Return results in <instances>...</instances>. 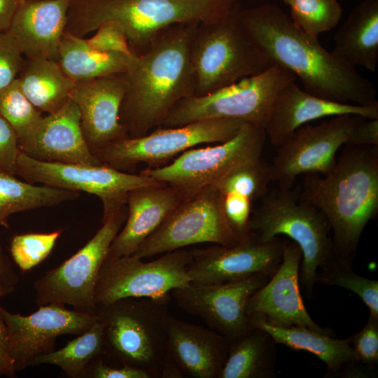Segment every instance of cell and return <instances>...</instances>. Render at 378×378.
<instances>
[{"mask_svg": "<svg viewBox=\"0 0 378 378\" xmlns=\"http://www.w3.org/2000/svg\"><path fill=\"white\" fill-rule=\"evenodd\" d=\"M223 199L211 184L182 201L132 255L143 259L197 244L230 246L239 243L242 240L225 216Z\"/></svg>", "mask_w": 378, "mask_h": 378, "instance_id": "7c38bea8", "label": "cell"}, {"mask_svg": "<svg viewBox=\"0 0 378 378\" xmlns=\"http://www.w3.org/2000/svg\"><path fill=\"white\" fill-rule=\"evenodd\" d=\"M20 151L15 130L0 114V168L15 175Z\"/></svg>", "mask_w": 378, "mask_h": 378, "instance_id": "b9f144b4", "label": "cell"}, {"mask_svg": "<svg viewBox=\"0 0 378 378\" xmlns=\"http://www.w3.org/2000/svg\"><path fill=\"white\" fill-rule=\"evenodd\" d=\"M182 201L174 189L160 182L131 190L125 224L113 239L106 258L132 255Z\"/></svg>", "mask_w": 378, "mask_h": 378, "instance_id": "cb8c5ba5", "label": "cell"}, {"mask_svg": "<svg viewBox=\"0 0 378 378\" xmlns=\"http://www.w3.org/2000/svg\"><path fill=\"white\" fill-rule=\"evenodd\" d=\"M302 252L296 243L285 241L281 262L268 281L249 298L248 318L276 327H304L331 334L316 323L304 304L299 286Z\"/></svg>", "mask_w": 378, "mask_h": 378, "instance_id": "d6986e66", "label": "cell"}, {"mask_svg": "<svg viewBox=\"0 0 378 378\" xmlns=\"http://www.w3.org/2000/svg\"><path fill=\"white\" fill-rule=\"evenodd\" d=\"M15 372L9 354L6 326L0 318V376L13 378L15 377Z\"/></svg>", "mask_w": 378, "mask_h": 378, "instance_id": "f6af8a7d", "label": "cell"}, {"mask_svg": "<svg viewBox=\"0 0 378 378\" xmlns=\"http://www.w3.org/2000/svg\"><path fill=\"white\" fill-rule=\"evenodd\" d=\"M345 145L378 146V119L363 118L352 130Z\"/></svg>", "mask_w": 378, "mask_h": 378, "instance_id": "ee69618b", "label": "cell"}, {"mask_svg": "<svg viewBox=\"0 0 378 378\" xmlns=\"http://www.w3.org/2000/svg\"><path fill=\"white\" fill-rule=\"evenodd\" d=\"M241 8L237 2L223 18L197 24L191 50L194 96L211 94L274 64L244 27Z\"/></svg>", "mask_w": 378, "mask_h": 378, "instance_id": "52a82bcc", "label": "cell"}, {"mask_svg": "<svg viewBox=\"0 0 378 378\" xmlns=\"http://www.w3.org/2000/svg\"><path fill=\"white\" fill-rule=\"evenodd\" d=\"M58 64L74 82H83L126 72L136 55L104 52L91 48L86 39L65 31L59 46Z\"/></svg>", "mask_w": 378, "mask_h": 378, "instance_id": "83f0119b", "label": "cell"}, {"mask_svg": "<svg viewBox=\"0 0 378 378\" xmlns=\"http://www.w3.org/2000/svg\"><path fill=\"white\" fill-rule=\"evenodd\" d=\"M377 369H374L360 363L355 359L344 365L334 377L342 378H374Z\"/></svg>", "mask_w": 378, "mask_h": 378, "instance_id": "bcb514c9", "label": "cell"}, {"mask_svg": "<svg viewBox=\"0 0 378 378\" xmlns=\"http://www.w3.org/2000/svg\"><path fill=\"white\" fill-rule=\"evenodd\" d=\"M282 1H284V4L288 5L290 0H282Z\"/></svg>", "mask_w": 378, "mask_h": 378, "instance_id": "f907efd6", "label": "cell"}, {"mask_svg": "<svg viewBox=\"0 0 378 378\" xmlns=\"http://www.w3.org/2000/svg\"><path fill=\"white\" fill-rule=\"evenodd\" d=\"M346 64L374 72L378 62V0H363L334 37L331 51ZM357 69V68H356Z\"/></svg>", "mask_w": 378, "mask_h": 378, "instance_id": "484cf974", "label": "cell"}, {"mask_svg": "<svg viewBox=\"0 0 378 378\" xmlns=\"http://www.w3.org/2000/svg\"><path fill=\"white\" fill-rule=\"evenodd\" d=\"M18 276L13 268V264L4 253L0 245V281L15 287L18 283Z\"/></svg>", "mask_w": 378, "mask_h": 378, "instance_id": "7dc6e473", "label": "cell"}, {"mask_svg": "<svg viewBox=\"0 0 378 378\" xmlns=\"http://www.w3.org/2000/svg\"><path fill=\"white\" fill-rule=\"evenodd\" d=\"M190 251L166 253L150 262L130 255L106 258L97 279L95 304H107L124 298H157L190 283L188 265Z\"/></svg>", "mask_w": 378, "mask_h": 378, "instance_id": "5bb4252c", "label": "cell"}, {"mask_svg": "<svg viewBox=\"0 0 378 378\" xmlns=\"http://www.w3.org/2000/svg\"><path fill=\"white\" fill-rule=\"evenodd\" d=\"M104 354V332L97 321L64 346L33 359L29 366L50 364L59 367L68 377L83 378L89 363Z\"/></svg>", "mask_w": 378, "mask_h": 378, "instance_id": "1f68e13d", "label": "cell"}, {"mask_svg": "<svg viewBox=\"0 0 378 378\" xmlns=\"http://www.w3.org/2000/svg\"><path fill=\"white\" fill-rule=\"evenodd\" d=\"M62 230L48 233H24L13 236L10 242L13 260L22 271H28L44 260L53 249Z\"/></svg>", "mask_w": 378, "mask_h": 378, "instance_id": "8d00e7d4", "label": "cell"}, {"mask_svg": "<svg viewBox=\"0 0 378 378\" xmlns=\"http://www.w3.org/2000/svg\"><path fill=\"white\" fill-rule=\"evenodd\" d=\"M230 340L211 328L176 318L167 323V352L181 377L218 378Z\"/></svg>", "mask_w": 378, "mask_h": 378, "instance_id": "44dd1931", "label": "cell"}, {"mask_svg": "<svg viewBox=\"0 0 378 378\" xmlns=\"http://www.w3.org/2000/svg\"><path fill=\"white\" fill-rule=\"evenodd\" d=\"M363 118L356 115H339L297 129L278 146L271 163L273 181L279 189H292L301 174L324 175L330 172L336 162L337 151Z\"/></svg>", "mask_w": 378, "mask_h": 378, "instance_id": "9a60e30c", "label": "cell"}, {"mask_svg": "<svg viewBox=\"0 0 378 378\" xmlns=\"http://www.w3.org/2000/svg\"><path fill=\"white\" fill-rule=\"evenodd\" d=\"M19 5V0H0V32L8 30Z\"/></svg>", "mask_w": 378, "mask_h": 378, "instance_id": "c3c4849f", "label": "cell"}, {"mask_svg": "<svg viewBox=\"0 0 378 378\" xmlns=\"http://www.w3.org/2000/svg\"><path fill=\"white\" fill-rule=\"evenodd\" d=\"M276 342L266 330L252 328L230 340L218 378H274Z\"/></svg>", "mask_w": 378, "mask_h": 378, "instance_id": "f1b7e54d", "label": "cell"}, {"mask_svg": "<svg viewBox=\"0 0 378 378\" xmlns=\"http://www.w3.org/2000/svg\"><path fill=\"white\" fill-rule=\"evenodd\" d=\"M15 175L31 184L40 183L96 195L103 205L102 221L127 207V198L131 190L159 183L149 176L121 172L105 164L43 162L22 151L17 159Z\"/></svg>", "mask_w": 378, "mask_h": 378, "instance_id": "4fadbf2b", "label": "cell"}, {"mask_svg": "<svg viewBox=\"0 0 378 378\" xmlns=\"http://www.w3.org/2000/svg\"><path fill=\"white\" fill-rule=\"evenodd\" d=\"M125 90L123 74L75 83L70 98L79 108L82 132L95 158L104 148L129 137L120 121Z\"/></svg>", "mask_w": 378, "mask_h": 378, "instance_id": "ffe728a7", "label": "cell"}, {"mask_svg": "<svg viewBox=\"0 0 378 378\" xmlns=\"http://www.w3.org/2000/svg\"><path fill=\"white\" fill-rule=\"evenodd\" d=\"M285 235L302 252L301 282L307 295H312L318 270L337 257L330 226L325 216L292 189L268 192L253 210L249 237L267 242Z\"/></svg>", "mask_w": 378, "mask_h": 378, "instance_id": "8992f818", "label": "cell"}, {"mask_svg": "<svg viewBox=\"0 0 378 378\" xmlns=\"http://www.w3.org/2000/svg\"><path fill=\"white\" fill-rule=\"evenodd\" d=\"M241 0H70L65 31L83 38L107 22L124 33L132 52L143 53L164 28L225 16Z\"/></svg>", "mask_w": 378, "mask_h": 378, "instance_id": "277c9868", "label": "cell"}, {"mask_svg": "<svg viewBox=\"0 0 378 378\" xmlns=\"http://www.w3.org/2000/svg\"><path fill=\"white\" fill-rule=\"evenodd\" d=\"M0 114L15 130L20 149L26 153L43 116L24 94L18 78L0 90Z\"/></svg>", "mask_w": 378, "mask_h": 378, "instance_id": "d6a6232c", "label": "cell"}, {"mask_svg": "<svg viewBox=\"0 0 378 378\" xmlns=\"http://www.w3.org/2000/svg\"><path fill=\"white\" fill-rule=\"evenodd\" d=\"M223 196L224 214L230 227L241 240L248 239L253 202L236 193H227Z\"/></svg>", "mask_w": 378, "mask_h": 378, "instance_id": "f35d334b", "label": "cell"}, {"mask_svg": "<svg viewBox=\"0 0 378 378\" xmlns=\"http://www.w3.org/2000/svg\"><path fill=\"white\" fill-rule=\"evenodd\" d=\"M288 5L292 22L315 38L335 28L343 13L337 0H290Z\"/></svg>", "mask_w": 378, "mask_h": 378, "instance_id": "e575fe53", "label": "cell"}, {"mask_svg": "<svg viewBox=\"0 0 378 378\" xmlns=\"http://www.w3.org/2000/svg\"><path fill=\"white\" fill-rule=\"evenodd\" d=\"M287 69L273 64L267 70L204 96L181 99L160 127H174L212 118H233L263 129L283 89L296 80Z\"/></svg>", "mask_w": 378, "mask_h": 378, "instance_id": "ba28073f", "label": "cell"}, {"mask_svg": "<svg viewBox=\"0 0 378 378\" xmlns=\"http://www.w3.org/2000/svg\"><path fill=\"white\" fill-rule=\"evenodd\" d=\"M69 4L70 0H25L19 5L8 32L27 59L57 62Z\"/></svg>", "mask_w": 378, "mask_h": 378, "instance_id": "603a6c76", "label": "cell"}, {"mask_svg": "<svg viewBox=\"0 0 378 378\" xmlns=\"http://www.w3.org/2000/svg\"><path fill=\"white\" fill-rule=\"evenodd\" d=\"M244 27L269 59L298 78L303 90L332 102L378 104L374 85L298 28L277 5L241 8Z\"/></svg>", "mask_w": 378, "mask_h": 378, "instance_id": "6da1fadb", "label": "cell"}, {"mask_svg": "<svg viewBox=\"0 0 378 378\" xmlns=\"http://www.w3.org/2000/svg\"><path fill=\"white\" fill-rule=\"evenodd\" d=\"M266 137L265 129L245 122L226 141L190 148L167 165L146 167L139 174L169 186L183 201L188 200L234 167L261 158Z\"/></svg>", "mask_w": 378, "mask_h": 378, "instance_id": "9c48e42d", "label": "cell"}, {"mask_svg": "<svg viewBox=\"0 0 378 378\" xmlns=\"http://www.w3.org/2000/svg\"><path fill=\"white\" fill-rule=\"evenodd\" d=\"M15 290V287L6 285L0 281V296L4 297L12 293Z\"/></svg>", "mask_w": 378, "mask_h": 378, "instance_id": "681fc988", "label": "cell"}, {"mask_svg": "<svg viewBox=\"0 0 378 378\" xmlns=\"http://www.w3.org/2000/svg\"><path fill=\"white\" fill-rule=\"evenodd\" d=\"M127 216V206L102 221L101 228L83 247L36 279L33 284L36 304H68L75 310L94 314L98 274Z\"/></svg>", "mask_w": 378, "mask_h": 378, "instance_id": "8fae6325", "label": "cell"}, {"mask_svg": "<svg viewBox=\"0 0 378 378\" xmlns=\"http://www.w3.org/2000/svg\"><path fill=\"white\" fill-rule=\"evenodd\" d=\"M316 283L351 290L365 304L370 316L378 318V281L356 274L351 268V263L336 258L327 267L318 271Z\"/></svg>", "mask_w": 378, "mask_h": 378, "instance_id": "d590c367", "label": "cell"}, {"mask_svg": "<svg viewBox=\"0 0 378 378\" xmlns=\"http://www.w3.org/2000/svg\"><path fill=\"white\" fill-rule=\"evenodd\" d=\"M84 377L88 378H151L150 376L134 368L127 365H111L105 363L101 356L88 365Z\"/></svg>", "mask_w": 378, "mask_h": 378, "instance_id": "7bdbcfd3", "label": "cell"}, {"mask_svg": "<svg viewBox=\"0 0 378 378\" xmlns=\"http://www.w3.org/2000/svg\"><path fill=\"white\" fill-rule=\"evenodd\" d=\"M22 55L8 31L0 32V90L18 78L25 62Z\"/></svg>", "mask_w": 378, "mask_h": 378, "instance_id": "ab89813d", "label": "cell"}, {"mask_svg": "<svg viewBox=\"0 0 378 378\" xmlns=\"http://www.w3.org/2000/svg\"><path fill=\"white\" fill-rule=\"evenodd\" d=\"M18 80L29 102L41 112L53 113L70 99L75 82L58 62L42 57L25 59Z\"/></svg>", "mask_w": 378, "mask_h": 378, "instance_id": "f546056e", "label": "cell"}, {"mask_svg": "<svg viewBox=\"0 0 378 378\" xmlns=\"http://www.w3.org/2000/svg\"><path fill=\"white\" fill-rule=\"evenodd\" d=\"M198 24L164 28L123 74L126 90L120 121L129 137L160 127L178 102L195 95L191 50Z\"/></svg>", "mask_w": 378, "mask_h": 378, "instance_id": "7a4b0ae2", "label": "cell"}, {"mask_svg": "<svg viewBox=\"0 0 378 378\" xmlns=\"http://www.w3.org/2000/svg\"><path fill=\"white\" fill-rule=\"evenodd\" d=\"M299 194L326 218L336 257L351 263L378 214V146L344 145L330 172L305 175Z\"/></svg>", "mask_w": 378, "mask_h": 378, "instance_id": "3957f363", "label": "cell"}, {"mask_svg": "<svg viewBox=\"0 0 378 378\" xmlns=\"http://www.w3.org/2000/svg\"><path fill=\"white\" fill-rule=\"evenodd\" d=\"M272 181L271 163L260 158L234 167L213 184L223 195L236 193L254 202L269 192Z\"/></svg>", "mask_w": 378, "mask_h": 378, "instance_id": "836d02e7", "label": "cell"}, {"mask_svg": "<svg viewBox=\"0 0 378 378\" xmlns=\"http://www.w3.org/2000/svg\"><path fill=\"white\" fill-rule=\"evenodd\" d=\"M344 114L378 119V104L359 106L330 101L307 92L293 81L274 102L265 130L270 143L278 147L305 123Z\"/></svg>", "mask_w": 378, "mask_h": 378, "instance_id": "7402d4cb", "label": "cell"}, {"mask_svg": "<svg viewBox=\"0 0 378 378\" xmlns=\"http://www.w3.org/2000/svg\"><path fill=\"white\" fill-rule=\"evenodd\" d=\"M270 278L257 274L236 282L190 283L171 293L183 310L200 317L209 328L230 340L252 328L246 314L248 301Z\"/></svg>", "mask_w": 378, "mask_h": 378, "instance_id": "e0dca14e", "label": "cell"}, {"mask_svg": "<svg viewBox=\"0 0 378 378\" xmlns=\"http://www.w3.org/2000/svg\"><path fill=\"white\" fill-rule=\"evenodd\" d=\"M27 155L35 160L99 166L90 150L80 126V113L70 98L59 111L43 116Z\"/></svg>", "mask_w": 378, "mask_h": 378, "instance_id": "d4e9b609", "label": "cell"}, {"mask_svg": "<svg viewBox=\"0 0 378 378\" xmlns=\"http://www.w3.org/2000/svg\"><path fill=\"white\" fill-rule=\"evenodd\" d=\"M0 318L6 326L15 372L29 367L35 358L55 350L59 336L78 335L97 320L95 314L69 309L58 303L39 306L37 311L26 316L11 313L0 305Z\"/></svg>", "mask_w": 378, "mask_h": 378, "instance_id": "2e32d148", "label": "cell"}, {"mask_svg": "<svg viewBox=\"0 0 378 378\" xmlns=\"http://www.w3.org/2000/svg\"><path fill=\"white\" fill-rule=\"evenodd\" d=\"M284 243L278 237L262 243L249 237L234 245L193 248L188 265L190 283L236 282L257 274L271 277L281 262Z\"/></svg>", "mask_w": 378, "mask_h": 378, "instance_id": "ac0fdd59", "label": "cell"}, {"mask_svg": "<svg viewBox=\"0 0 378 378\" xmlns=\"http://www.w3.org/2000/svg\"><path fill=\"white\" fill-rule=\"evenodd\" d=\"M169 295L124 298L96 304L104 332V354L118 365L148 373L151 378H182L167 352Z\"/></svg>", "mask_w": 378, "mask_h": 378, "instance_id": "5b68a950", "label": "cell"}, {"mask_svg": "<svg viewBox=\"0 0 378 378\" xmlns=\"http://www.w3.org/2000/svg\"><path fill=\"white\" fill-rule=\"evenodd\" d=\"M350 339L355 360L378 370V318L370 316L365 326Z\"/></svg>", "mask_w": 378, "mask_h": 378, "instance_id": "74e56055", "label": "cell"}, {"mask_svg": "<svg viewBox=\"0 0 378 378\" xmlns=\"http://www.w3.org/2000/svg\"><path fill=\"white\" fill-rule=\"evenodd\" d=\"M86 41L91 48L99 52L134 54L124 33L114 22H110L100 26Z\"/></svg>", "mask_w": 378, "mask_h": 378, "instance_id": "60d3db41", "label": "cell"}, {"mask_svg": "<svg viewBox=\"0 0 378 378\" xmlns=\"http://www.w3.org/2000/svg\"><path fill=\"white\" fill-rule=\"evenodd\" d=\"M79 196L78 191L22 181L0 168V226L8 227V218L13 214L57 206Z\"/></svg>", "mask_w": 378, "mask_h": 378, "instance_id": "4dcf8cb0", "label": "cell"}, {"mask_svg": "<svg viewBox=\"0 0 378 378\" xmlns=\"http://www.w3.org/2000/svg\"><path fill=\"white\" fill-rule=\"evenodd\" d=\"M244 122L239 119L212 118L179 127L160 126L144 136L120 140L96 158L103 164L124 172L132 173L140 163L148 168H159L196 146L230 139Z\"/></svg>", "mask_w": 378, "mask_h": 378, "instance_id": "30bf717a", "label": "cell"}, {"mask_svg": "<svg viewBox=\"0 0 378 378\" xmlns=\"http://www.w3.org/2000/svg\"><path fill=\"white\" fill-rule=\"evenodd\" d=\"M248 319L251 328L266 330L276 344L285 345L295 351H306L318 357L327 367L324 377H334L344 365L355 359L350 337L337 339L331 334L308 328L276 327L260 320Z\"/></svg>", "mask_w": 378, "mask_h": 378, "instance_id": "4316f807", "label": "cell"}, {"mask_svg": "<svg viewBox=\"0 0 378 378\" xmlns=\"http://www.w3.org/2000/svg\"><path fill=\"white\" fill-rule=\"evenodd\" d=\"M25 0H19L20 4H22Z\"/></svg>", "mask_w": 378, "mask_h": 378, "instance_id": "816d5d0a", "label": "cell"}]
</instances>
